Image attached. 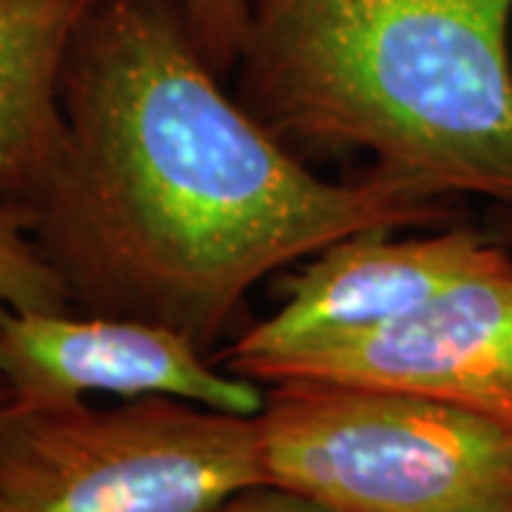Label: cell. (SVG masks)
Returning a JSON list of instances; mask_svg holds the SVG:
<instances>
[{
    "label": "cell",
    "instance_id": "obj_6",
    "mask_svg": "<svg viewBox=\"0 0 512 512\" xmlns=\"http://www.w3.org/2000/svg\"><path fill=\"white\" fill-rule=\"evenodd\" d=\"M0 373L18 404L83 402L92 393L171 396L256 416L265 387L214 362L188 333L134 316L6 311L0 316Z\"/></svg>",
    "mask_w": 512,
    "mask_h": 512
},
{
    "label": "cell",
    "instance_id": "obj_1",
    "mask_svg": "<svg viewBox=\"0 0 512 512\" xmlns=\"http://www.w3.org/2000/svg\"><path fill=\"white\" fill-rule=\"evenodd\" d=\"M63 146L26 208L74 313L134 316L217 353L262 279L336 239L450 220V200L330 183L225 89L183 0H97L60 74Z\"/></svg>",
    "mask_w": 512,
    "mask_h": 512
},
{
    "label": "cell",
    "instance_id": "obj_13",
    "mask_svg": "<svg viewBox=\"0 0 512 512\" xmlns=\"http://www.w3.org/2000/svg\"><path fill=\"white\" fill-rule=\"evenodd\" d=\"M507 234H510V239H512V222H510V228H507Z\"/></svg>",
    "mask_w": 512,
    "mask_h": 512
},
{
    "label": "cell",
    "instance_id": "obj_8",
    "mask_svg": "<svg viewBox=\"0 0 512 512\" xmlns=\"http://www.w3.org/2000/svg\"><path fill=\"white\" fill-rule=\"evenodd\" d=\"M97 0H0V205L29 208L63 146L60 74Z\"/></svg>",
    "mask_w": 512,
    "mask_h": 512
},
{
    "label": "cell",
    "instance_id": "obj_11",
    "mask_svg": "<svg viewBox=\"0 0 512 512\" xmlns=\"http://www.w3.org/2000/svg\"><path fill=\"white\" fill-rule=\"evenodd\" d=\"M208 512H333L322 504H316L305 495L285 490V487H274V484H262V487H251L242 493L231 495L228 501H222L220 507Z\"/></svg>",
    "mask_w": 512,
    "mask_h": 512
},
{
    "label": "cell",
    "instance_id": "obj_5",
    "mask_svg": "<svg viewBox=\"0 0 512 512\" xmlns=\"http://www.w3.org/2000/svg\"><path fill=\"white\" fill-rule=\"evenodd\" d=\"M251 382H328L453 404L512 430V256L458 279L402 319L245 362Z\"/></svg>",
    "mask_w": 512,
    "mask_h": 512
},
{
    "label": "cell",
    "instance_id": "obj_10",
    "mask_svg": "<svg viewBox=\"0 0 512 512\" xmlns=\"http://www.w3.org/2000/svg\"><path fill=\"white\" fill-rule=\"evenodd\" d=\"M183 3L202 55L228 80L237 69L254 0H183Z\"/></svg>",
    "mask_w": 512,
    "mask_h": 512
},
{
    "label": "cell",
    "instance_id": "obj_7",
    "mask_svg": "<svg viewBox=\"0 0 512 512\" xmlns=\"http://www.w3.org/2000/svg\"><path fill=\"white\" fill-rule=\"evenodd\" d=\"M504 254L507 248L470 228L421 237L370 228L336 239L282 279L279 311L248 325L214 353V362L237 370L254 359L382 328Z\"/></svg>",
    "mask_w": 512,
    "mask_h": 512
},
{
    "label": "cell",
    "instance_id": "obj_2",
    "mask_svg": "<svg viewBox=\"0 0 512 512\" xmlns=\"http://www.w3.org/2000/svg\"><path fill=\"white\" fill-rule=\"evenodd\" d=\"M512 0H254L237 100L299 157L512 211Z\"/></svg>",
    "mask_w": 512,
    "mask_h": 512
},
{
    "label": "cell",
    "instance_id": "obj_9",
    "mask_svg": "<svg viewBox=\"0 0 512 512\" xmlns=\"http://www.w3.org/2000/svg\"><path fill=\"white\" fill-rule=\"evenodd\" d=\"M6 311H72L32 239V214L18 205H0V316Z\"/></svg>",
    "mask_w": 512,
    "mask_h": 512
},
{
    "label": "cell",
    "instance_id": "obj_3",
    "mask_svg": "<svg viewBox=\"0 0 512 512\" xmlns=\"http://www.w3.org/2000/svg\"><path fill=\"white\" fill-rule=\"evenodd\" d=\"M256 427L268 481L333 512H512V430L453 404L279 382Z\"/></svg>",
    "mask_w": 512,
    "mask_h": 512
},
{
    "label": "cell",
    "instance_id": "obj_4",
    "mask_svg": "<svg viewBox=\"0 0 512 512\" xmlns=\"http://www.w3.org/2000/svg\"><path fill=\"white\" fill-rule=\"evenodd\" d=\"M262 484L256 416L171 396L0 413V512H208Z\"/></svg>",
    "mask_w": 512,
    "mask_h": 512
},
{
    "label": "cell",
    "instance_id": "obj_12",
    "mask_svg": "<svg viewBox=\"0 0 512 512\" xmlns=\"http://www.w3.org/2000/svg\"><path fill=\"white\" fill-rule=\"evenodd\" d=\"M9 404H12V387H9V382H6L3 373H0V413H3Z\"/></svg>",
    "mask_w": 512,
    "mask_h": 512
}]
</instances>
